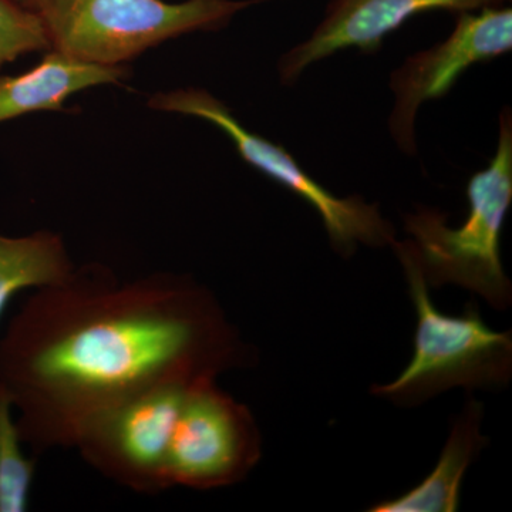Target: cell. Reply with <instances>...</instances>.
<instances>
[{"instance_id": "obj_1", "label": "cell", "mask_w": 512, "mask_h": 512, "mask_svg": "<svg viewBox=\"0 0 512 512\" xmlns=\"http://www.w3.org/2000/svg\"><path fill=\"white\" fill-rule=\"evenodd\" d=\"M255 349L210 289L187 275L123 281L76 266L32 291L0 336V386L33 456L74 448L87 424L168 384L247 369Z\"/></svg>"}, {"instance_id": "obj_2", "label": "cell", "mask_w": 512, "mask_h": 512, "mask_svg": "<svg viewBox=\"0 0 512 512\" xmlns=\"http://www.w3.org/2000/svg\"><path fill=\"white\" fill-rule=\"evenodd\" d=\"M497 148L487 168L467 184L468 212L460 227L447 215L420 207L404 215L421 274L431 288L456 285L481 296L491 308L505 311L512 284L501 261V232L512 204V117L500 116Z\"/></svg>"}, {"instance_id": "obj_3", "label": "cell", "mask_w": 512, "mask_h": 512, "mask_svg": "<svg viewBox=\"0 0 512 512\" xmlns=\"http://www.w3.org/2000/svg\"><path fill=\"white\" fill-rule=\"evenodd\" d=\"M416 311L413 356L393 382L373 384L370 393L394 406H421L456 387L504 389L512 377V336L484 322L476 302L461 315H446L434 306L412 242L394 241Z\"/></svg>"}, {"instance_id": "obj_4", "label": "cell", "mask_w": 512, "mask_h": 512, "mask_svg": "<svg viewBox=\"0 0 512 512\" xmlns=\"http://www.w3.org/2000/svg\"><path fill=\"white\" fill-rule=\"evenodd\" d=\"M266 0H42L50 49L86 62L119 66L151 47L227 26Z\"/></svg>"}, {"instance_id": "obj_5", "label": "cell", "mask_w": 512, "mask_h": 512, "mask_svg": "<svg viewBox=\"0 0 512 512\" xmlns=\"http://www.w3.org/2000/svg\"><path fill=\"white\" fill-rule=\"evenodd\" d=\"M154 110L184 114L208 121L220 128L237 148L245 163L281 184L318 212L332 248L350 258L360 245L392 247L396 229L383 217L379 205L369 204L359 195L338 197L319 184L301 167L288 150L249 130L210 92L197 87L157 93L148 101Z\"/></svg>"}, {"instance_id": "obj_6", "label": "cell", "mask_w": 512, "mask_h": 512, "mask_svg": "<svg viewBox=\"0 0 512 512\" xmlns=\"http://www.w3.org/2000/svg\"><path fill=\"white\" fill-rule=\"evenodd\" d=\"M261 456V431L245 404L217 380L188 387L168 451L171 487L207 491L241 483Z\"/></svg>"}, {"instance_id": "obj_7", "label": "cell", "mask_w": 512, "mask_h": 512, "mask_svg": "<svg viewBox=\"0 0 512 512\" xmlns=\"http://www.w3.org/2000/svg\"><path fill=\"white\" fill-rule=\"evenodd\" d=\"M190 386L168 384L113 407L87 424L74 448L113 483L138 494L163 493L171 488L168 451Z\"/></svg>"}, {"instance_id": "obj_8", "label": "cell", "mask_w": 512, "mask_h": 512, "mask_svg": "<svg viewBox=\"0 0 512 512\" xmlns=\"http://www.w3.org/2000/svg\"><path fill=\"white\" fill-rule=\"evenodd\" d=\"M511 49V8L457 13L453 32L443 42L407 57L390 74L393 107L387 124L397 148L406 156H416L421 106L446 96L470 67L507 55Z\"/></svg>"}, {"instance_id": "obj_9", "label": "cell", "mask_w": 512, "mask_h": 512, "mask_svg": "<svg viewBox=\"0 0 512 512\" xmlns=\"http://www.w3.org/2000/svg\"><path fill=\"white\" fill-rule=\"evenodd\" d=\"M508 0H330L311 35L279 57L278 76L292 86L303 73L342 50L373 53L384 37L407 20L430 10L474 12L504 6Z\"/></svg>"}, {"instance_id": "obj_10", "label": "cell", "mask_w": 512, "mask_h": 512, "mask_svg": "<svg viewBox=\"0 0 512 512\" xmlns=\"http://www.w3.org/2000/svg\"><path fill=\"white\" fill-rule=\"evenodd\" d=\"M124 64L86 62L49 49L42 62L19 76L0 77V123L33 111L62 110L64 101L90 87L126 79Z\"/></svg>"}, {"instance_id": "obj_11", "label": "cell", "mask_w": 512, "mask_h": 512, "mask_svg": "<svg viewBox=\"0 0 512 512\" xmlns=\"http://www.w3.org/2000/svg\"><path fill=\"white\" fill-rule=\"evenodd\" d=\"M484 404L468 397L454 417L436 467L421 483L399 497L372 505L370 512H454L468 468L488 446L483 434Z\"/></svg>"}, {"instance_id": "obj_12", "label": "cell", "mask_w": 512, "mask_h": 512, "mask_svg": "<svg viewBox=\"0 0 512 512\" xmlns=\"http://www.w3.org/2000/svg\"><path fill=\"white\" fill-rule=\"evenodd\" d=\"M73 264L57 232H32L23 237L0 234V320L19 293L64 281Z\"/></svg>"}, {"instance_id": "obj_13", "label": "cell", "mask_w": 512, "mask_h": 512, "mask_svg": "<svg viewBox=\"0 0 512 512\" xmlns=\"http://www.w3.org/2000/svg\"><path fill=\"white\" fill-rule=\"evenodd\" d=\"M25 447L12 400L0 386V512L29 510L36 457H29Z\"/></svg>"}, {"instance_id": "obj_14", "label": "cell", "mask_w": 512, "mask_h": 512, "mask_svg": "<svg viewBox=\"0 0 512 512\" xmlns=\"http://www.w3.org/2000/svg\"><path fill=\"white\" fill-rule=\"evenodd\" d=\"M45 49H50V40L39 13L15 0H0V67Z\"/></svg>"}, {"instance_id": "obj_15", "label": "cell", "mask_w": 512, "mask_h": 512, "mask_svg": "<svg viewBox=\"0 0 512 512\" xmlns=\"http://www.w3.org/2000/svg\"><path fill=\"white\" fill-rule=\"evenodd\" d=\"M15 2L36 13H39L40 5H42V0H15Z\"/></svg>"}]
</instances>
